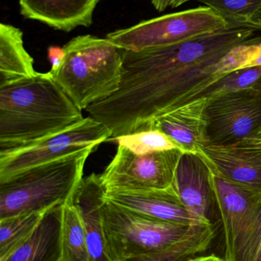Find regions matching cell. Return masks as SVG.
Here are the masks:
<instances>
[{
	"label": "cell",
	"instance_id": "cell-1",
	"mask_svg": "<svg viewBox=\"0 0 261 261\" xmlns=\"http://www.w3.org/2000/svg\"><path fill=\"white\" fill-rule=\"evenodd\" d=\"M258 29L233 24L209 35L161 47L123 49L119 90L86 110L112 138L149 130L162 115L185 105L222 77L219 63L234 47L260 42Z\"/></svg>",
	"mask_w": 261,
	"mask_h": 261
},
{
	"label": "cell",
	"instance_id": "cell-2",
	"mask_svg": "<svg viewBox=\"0 0 261 261\" xmlns=\"http://www.w3.org/2000/svg\"><path fill=\"white\" fill-rule=\"evenodd\" d=\"M83 119L49 72L0 87V150L36 142Z\"/></svg>",
	"mask_w": 261,
	"mask_h": 261
},
{
	"label": "cell",
	"instance_id": "cell-3",
	"mask_svg": "<svg viewBox=\"0 0 261 261\" xmlns=\"http://www.w3.org/2000/svg\"><path fill=\"white\" fill-rule=\"evenodd\" d=\"M63 49V64L52 76L80 110H87L119 90L123 49L107 38L90 35L72 38Z\"/></svg>",
	"mask_w": 261,
	"mask_h": 261
},
{
	"label": "cell",
	"instance_id": "cell-4",
	"mask_svg": "<svg viewBox=\"0 0 261 261\" xmlns=\"http://www.w3.org/2000/svg\"><path fill=\"white\" fill-rule=\"evenodd\" d=\"M95 148L70 153L0 182V219L48 211L70 202L83 179L84 165Z\"/></svg>",
	"mask_w": 261,
	"mask_h": 261
},
{
	"label": "cell",
	"instance_id": "cell-5",
	"mask_svg": "<svg viewBox=\"0 0 261 261\" xmlns=\"http://www.w3.org/2000/svg\"><path fill=\"white\" fill-rule=\"evenodd\" d=\"M103 223L113 261L128 260L169 248L208 224L184 225L155 220L107 200L103 206Z\"/></svg>",
	"mask_w": 261,
	"mask_h": 261
},
{
	"label": "cell",
	"instance_id": "cell-6",
	"mask_svg": "<svg viewBox=\"0 0 261 261\" xmlns=\"http://www.w3.org/2000/svg\"><path fill=\"white\" fill-rule=\"evenodd\" d=\"M230 23L207 6L167 14L141 21L132 27L107 34L120 48L137 51L209 35L226 29Z\"/></svg>",
	"mask_w": 261,
	"mask_h": 261
},
{
	"label": "cell",
	"instance_id": "cell-7",
	"mask_svg": "<svg viewBox=\"0 0 261 261\" xmlns=\"http://www.w3.org/2000/svg\"><path fill=\"white\" fill-rule=\"evenodd\" d=\"M110 138L111 132L105 125L88 116L67 130L36 142L0 150V182L79 150L96 148Z\"/></svg>",
	"mask_w": 261,
	"mask_h": 261
},
{
	"label": "cell",
	"instance_id": "cell-8",
	"mask_svg": "<svg viewBox=\"0 0 261 261\" xmlns=\"http://www.w3.org/2000/svg\"><path fill=\"white\" fill-rule=\"evenodd\" d=\"M205 116L208 144L250 139L261 130V90L252 86L208 98Z\"/></svg>",
	"mask_w": 261,
	"mask_h": 261
},
{
	"label": "cell",
	"instance_id": "cell-9",
	"mask_svg": "<svg viewBox=\"0 0 261 261\" xmlns=\"http://www.w3.org/2000/svg\"><path fill=\"white\" fill-rule=\"evenodd\" d=\"M179 149L136 154L118 145L116 154L101 174L106 190H148L170 187L182 154Z\"/></svg>",
	"mask_w": 261,
	"mask_h": 261
},
{
	"label": "cell",
	"instance_id": "cell-10",
	"mask_svg": "<svg viewBox=\"0 0 261 261\" xmlns=\"http://www.w3.org/2000/svg\"><path fill=\"white\" fill-rule=\"evenodd\" d=\"M183 205L202 222H221L213 187L212 170L200 152H184L179 158L172 184Z\"/></svg>",
	"mask_w": 261,
	"mask_h": 261
},
{
	"label": "cell",
	"instance_id": "cell-11",
	"mask_svg": "<svg viewBox=\"0 0 261 261\" xmlns=\"http://www.w3.org/2000/svg\"><path fill=\"white\" fill-rule=\"evenodd\" d=\"M105 199L155 220L184 225L206 223L187 210L172 185L164 189L106 190Z\"/></svg>",
	"mask_w": 261,
	"mask_h": 261
},
{
	"label": "cell",
	"instance_id": "cell-12",
	"mask_svg": "<svg viewBox=\"0 0 261 261\" xmlns=\"http://www.w3.org/2000/svg\"><path fill=\"white\" fill-rule=\"evenodd\" d=\"M200 153L218 174L261 191V144L242 141L227 145L207 144Z\"/></svg>",
	"mask_w": 261,
	"mask_h": 261
},
{
	"label": "cell",
	"instance_id": "cell-13",
	"mask_svg": "<svg viewBox=\"0 0 261 261\" xmlns=\"http://www.w3.org/2000/svg\"><path fill=\"white\" fill-rule=\"evenodd\" d=\"M105 194L101 175L92 173L83 177L72 199L84 222L89 261H113L109 255L103 223Z\"/></svg>",
	"mask_w": 261,
	"mask_h": 261
},
{
	"label": "cell",
	"instance_id": "cell-14",
	"mask_svg": "<svg viewBox=\"0 0 261 261\" xmlns=\"http://www.w3.org/2000/svg\"><path fill=\"white\" fill-rule=\"evenodd\" d=\"M207 101L205 98L190 101L158 118L150 129L160 130L183 152L199 153L208 144L205 116Z\"/></svg>",
	"mask_w": 261,
	"mask_h": 261
},
{
	"label": "cell",
	"instance_id": "cell-15",
	"mask_svg": "<svg viewBox=\"0 0 261 261\" xmlns=\"http://www.w3.org/2000/svg\"><path fill=\"white\" fill-rule=\"evenodd\" d=\"M100 0H19L21 14L63 32L89 27Z\"/></svg>",
	"mask_w": 261,
	"mask_h": 261
},
{
	"label": "cell",
	"instance_id": "cell-16",
	"mask_svg": "<svg viewBox=\"0 0 261 261\" xmlns=\"http://www.w3.org/2000/svg\"><path fill=\"white\" fill-rule=\"evenodd\" d=\"M62 205L50 208L29 239L5 261H61Z\"/></svg>",
	"mask_w": 261,
	"mask_h": 261
},
{
	"label": "cell",
	"instance_id": "cell-17",
	"mask_svg": "<svg viewBox=\"0 0 261 261\" xmlns=\"http://www.w3.org/2000/svg\"><path fill=\"white\" fill-rule=\"evenodd\" d=\"M34 60L25 48L23 33L11 24H0V87L36 74Z\"/></svg>",
	"mask_w": 261,
	"mask_h": 261
},
{
	"label": "cell",
	"instance_id": "cell-18",
	"mask_svg": "<svg viewBox=\"0 0 261 261\" xmlns=\"http://www.w3.org/2000/svg\"><path fill=\"white\" fill-rule=\"evenodd\" d=\"M61 261H89L82 218L72 201L62 205Z\"/></svg>",
	"mask_w": 261,
	"mask_h": 261
},
{
	"label": "cell",
	"instance_id": "cell-19",
	"mask_svg": "<svg viewBox=\"0 0 261 261\" xmlns=\"http://www.w3.org/2000/svg\"><path fill=\"white\" fill-rule=\"evenodd\" d=\"M215 228L203 224L194 234L169 248L126 261H185L209 248L216 236Z\"/></svg>",
	"mask_w": 261,
	"mask_h": 261
},
{
	"label": "cell",
	"instance_id": "cell-20",
	"mask_svg": "<svg viewBox=\"0 0 261 261\" xmlns=\"http://www.w3.org/2000/svg\"><path fill=\"white\" fill-rule=\"evenodd\" d=\"M48 211L35 212L0 219V261L9 258L29 239Z\"/></svg>",
	"mask_w": 261,
	"mask_h": 261
},
{
	"label": "cell",
	"instance_id": "cell-21",
	"mask_svg": "<svg viewBox=\"0 0 261 261\" xmlns=\"http://www.w3.org/2000/svg\"><path fill=\"white\" fill-rule=\"evenodd\" d=\"M222 15L229 23L261 31V0H197Z\"/></svg>",
	"mask_w": 261,
	"mask_h": 261
},
{
	"label": "cell",
	"instance_id": "cell-22",
	"mask_svg": "<svg viewBox=\"0 0 261 261\" xmlns=\"http://www.w3.org/2000/svg\"><path fill=\"white\" fill-rule=\"evenodd\" d=\"M113 140L116 141L118 145L126 147L136 154H149L174 149L181 150L179 146L167 135L156 129L134 132L118 137Z\"/></svg>",
	"mask_w": 261,
	"mask_h": 261
},
{
	"label": "cell",
	"instance_id": "cell-23",
	"mask_svg": "<svg viewBox=\"0 0 261 261\" xmlns=\"http://www.w3.org/2000/svg\"><path fill=\"white\" fill-rule=\"evenodd\" d=\"M260 77L261 66L235 70L219 78L190 101L203 98L208 99L212 96L248 88L252 87Z\"/></svg>",
	"mask_w": 261,
	"mask_h": 261
},
{
	"label": "cell",
	"instance_id": "cell-24",
	"mask_svg": "<svg viewBox=\"0 0 261 261\" xmlns=\"http://www.w3.org/2000/svg\"><path fill=\"white\" fill-rule=\"evenodd\" d=\"M261 66V41L241 44L231 49L219 63V74Z\"/></svg>",
	"mask_w": 261,
	"mask_h": 261
},
{
	"label": "cell",
	"instance_id": "cell-25",
	"mask_svg": "<svg viewBox=\"0 0 261 261\" xmlns=\"http://www.w3.org/2000/svg\"><path fill=\"white\" fill-rule=\"evenodd\" d=\"M48 58L50 61L52 68H51L49 73L51 74H54L56 73L64 59V51L63 47H56V46H52L48 50Z\"/></svg>",
	"mask_w": 261,
	"mask_h": 261
},
{
	"label": "cell",
	"instance_id": "cell-26",
	"mask_svg": "<svg viewBox=\"0 0 261 261\" xmlns=\"http://www.w3.org/2000/svg\"><path fill=\"white\" fill-rule=\"evenodd\" d=\"M178 0H151L152 4L159 12H163L168 7L176 8Z\"/></svg>",
	"mask_w": 261,
	"mask_h": 261
},
{
	"label": "cell",
	"instance_id": "cell-27",
	"mask_svg": "<svg viewBox=\"0 0 261 261\" xmlns=\"http://www.w3.org/2000/svg\"><path fill=\"white\" fill-rule=\"evenodd\" d=\"M185 261H225V260L215 254H211L207 256H195L187 259Z\"/></svg>",
	"mask_w": 261,
	"mask_h": 261
},
{
	"label": "cell",
	"instance_id": "cell-28",
	"mask_svg": "<svg viewBox=\"0 0 261 261\" xmlns=\"http://www.w3.org/2000/svg\"><path fill=\"white\" fill-rule=\"evenodd\" d=\"M251 261H261V238Z\"/></svg>",
	"mask_w": 261,
	"mask_h": 261
},
{
	"label": "cell",
	"instance_id": "cell-29",
	"mask_svg": "<svg viewBox=\"0 0 261 261\" xmlns=\"http://www.w3.org/2000/svg\"><path fill=\"white\" fill-rule=\"evenodd\" d=\"M244 141H250V142L255 143V144H261V130L258 133L256 134L253 138H250V139L244 140Z\"/></svg>",
	"mask_w": 261,
	"mask_h": 261
},
{
	"label": "cell",
	"instance_id": "cell-30",
	"mask_svg": "<svg viewBox=\"0 0 261 261\" xmlns=\"http://www.w3.org/2000/svg\"><path fill=\"white\" fill-rule=\"evenodd\" d=\"M192 1V0H178L176 3V8L179 7V6H182V5L185 4V3H188V2ZM197 1V0H195Z\"/></svg>",
	"mask_w": 261,
	"mask_h": 261
},
{
	"label": "cell",
	"instance_id": "cell-31",
	"mask_svg": "<svg viewBox=\"0 0 261 261\" xmlns=\"http://www.w3.org/2000/svg\"><path fill=\"white\" fill-rule=\"evenodd\" d=\"M253 87H256V88L260 89L261 90V77L259 78L258 81L253 85Z\"/></svg>",
	"mask_w": 261,
	"mask_h": 261
}]
</instances>
